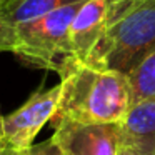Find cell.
<instances>
[{
	"label": "cell",
	"instance_id": "cell-7",
	"mask_svg": "<svg viewBox=\"0 0 155 155\" xmlns=\"http://www.w3.org/2000/svg\"><path fill=\"white\" fill-rule=\"evenodd\" d=\"M85 0H2L0 2V52H8L12 35L18 27L42 18L65 5Z\"/></svg>",
	"mask_w": 155,
	"mask_h": 155
},
{
	"label": "cell",
	"instance_id": "cell-13",
	"mask_svg": "<svg viewBox=\"0 0 155 155\" xmlns=\"http://www.w3.org/2000/svg\"><path fill=\"white\" fill-rule=\"evenodd\" d=\"M2 115H0V142L4 140V122H2Z\"/></svg>",
	"mask_w": 155,
	"mask_h": 155
},
{
	"label": "cell",
	"instance_id": "cell-14",
	"mask_svg": "<svg viewBox=\"0 0 155 155\" xmlns=\"http://www.w3.org/2000/svg\"><path fill=\"white\" fill-rule=\"evenodd\" d=\"M120 155H140V153H135L132 150H127V148H122L120 150Z\"/></svg>",
	"mask_w": 155,
	"mask_h": 155
},
{
	"label": "cell",
	"instance_id": "cell-5",
	"mask_svg": "<svg viewBox=\"0 0 155 155\" xmlns=\"http://www.w3.org/2000/svg\"><path fill=\"white\" fill-rule=\"evenodd\" d=\"M60 85L47 90H38L28 97L24 105L2 118L4 122V142L12 150H22L34 145L35 137L52 120L57 112Z\"/></svg>",
	"mask_w": 155,
	"mask_h": 155
},
{
	"label": "cell",
	"instance_id": "cell-8",
	"mask_svg": "<svg viewBox=\"0 0 155 155\" xmlns=\"http://www.w3.org/2000/svg\"><path fill=\"white\" fill-rule=\"evenodd\" d=\"M122 148L155 155V100L134 104L120 122Z\"/></svg>",
	"mask_w": 155,
	"mask_h": 155
},
{
	"label": "cell",
	"instance_id": "cell-12",
	"mask_svg": "<svg viewBox=\"0 0 155 155\" xmlns=\"http://www.w3.org/2000/svg\"><path fill=\"white\" fill-rule=\"evenodd\" d=\"M10 152H12V148L8 147L4 140L0 142V155H10Z\"/></svg>",
	"mask_w": 155,
	"mask_h": 155
},
{
	"label": "cell",
	"instance_id": "cell-15",
	"mask_svg": "<svg viewBox=\"0 0 155 155\" xmlns=\"http://www.w3.org/2000/svg\"><path fill=\"white\" fill-rule=\"evenodd\" d=\"M0 2H2V0H0Z\"/></svg>",
	"mask_w": 155,
	"mask_h": 155
},
{
	"label": "cell",
	"instance_id": "cell-9",
	"mask_svg": "<svg viewBox=\"0 0 155 155\" xmlns=\"http://www.w3.org/2000/svg\"><path fill=\"white\" fill-rule=\"evenodd\" d=\"M130 84L132 105L155 100V50L150 52L135 68L127 74Z\"/></svg>",
	"mask_w": 155,
	"mask_h": 155
},
{
	"label": "cell",
	"instance_id": "cell-11",
	"mask_svg": "<svg viewBox=\"0 0 155 155\" xmlns=\"http://www.w3.org/2000/svg\"><path fill=\"white\" fill-rule=\"evenodd\" d=\"M137 0H107V22L108 25L114 24L117 18L125 14L130 5H134Z\"/></svg>",
	"mask_w": 155,
	"mask_h": 155
},
{
	"label": "cell",
	"instance_id": "cell-2",
	"mask_svg": "<svg viewBox=\"0 0 155 155\" xmlns=\"http://www.w3.org/2000/svg\"><path fill=\"white\" fill-rule=\"evenodd\" d=\"M155 50V0H137L110 24L87 64L127 75Z\"/></svg>",
	"mask_w": 155,
	"mask_h": 155
},
{
	"label": "cell",
	"instance_id": "cell-6",
	"mask_svg": "<svg viewBox=\"0 0 155 155\" xmlns=\"http://www.w3.org/2000/svg\"><path fill=\"white\" fill-rule=\"evenodd\" d=\"M107 27V0H85L75 12L68 27L70 57L87 62L100 44Z\"/></svg>",
	"mask_w": 155,
	"mask_h": 155
},
{
	"label": "cell",
	"instance_id": "cell-1",
	"mask_svg": "<svg viewBox=\"0 0 155 155\" xmlns=\"http://www.w3.org/2000/svg\"><path fill=\"white\" fill-rule=\"evenodd\" d=\"M60 97L54 120L118 124L132 107L128 77L122 72L67 57L58 67Z\"/></svg>",
	"mask_w": 155,
	"mask_h": 155
},
{
	"label": "cell",
	"instance_id": "cell-4",
	"mask_svg": "<svg viewBox=\"0 0 155 155\" xmlns=\"http://www.w3.org/2000/svg\"><path fill=\"white\" fill-rule=\"evenodd\" d=\"M54 142L64 155H120L118 124H82L70 118L54 120Z\"/></svg>",
	"mask_w": 155,
	"mask_h": 155
},
{
	"label": "cell",
	"instance_id": "cell-10",
	"mask_svg": "<svg viewBox=\"0 0 155 155\" xmlns=\"http://www.w3.org/2000/svg\"><path fill=\"white\" fill-rule=\"evenodd\" d=\"M10 155H64V153L57 147L54 138L50 137L48 140H44L40 143H34L27 148H22V150H12Z\"/></svg>",
	"mask_w": 155,
	"mask_h": 155
},
{
	"label": "cell",
	"instance_id": "cell-3",
	"mask_svg": "<svg viewBox=\"0 0 155 155\" xmlns=\"http://www.w3.org/2000/svg\"><path fill=\"white\" fill-rule=\"evenodd\" d=\"M82 4L84 2L65 5L18 27L12 35L8 52L40 68L58 70L62 60L72 55L68 27Z\"/></svg>",
	"mask_w": 155,
	"mask_h": 155
}]
</instances>
